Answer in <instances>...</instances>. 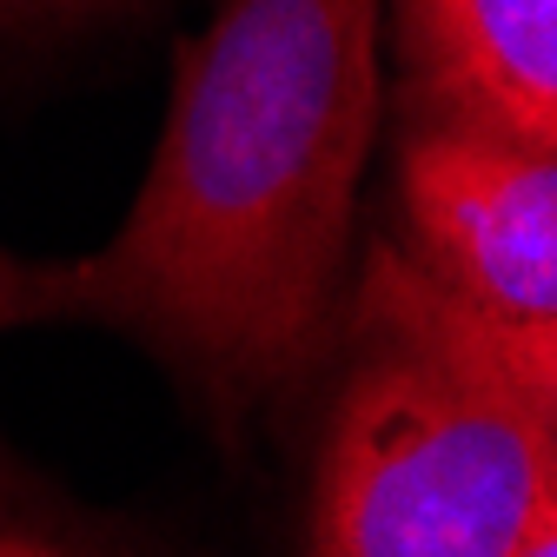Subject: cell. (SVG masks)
Listing matches in <instances>:
<instances>
[{"label": "cell", "instance_id": "8992f818", "mask_svg": "<svg viewBox=\"0 0 557 557\" xmlns=\"http://www.w3.org/2000/svg\"><path fill=\"white\" fill-rule=\"evenodd\" d=\"M0 557H107V550L81 531L14 505V498H0Z\"/></svg>", "mask_w": 557, "mask_h": 557}, {"label": "cell", "instance_id": "6da1fadb", "mask_svg": "<svg viewBox=\"0 0 557 557\" xmlns=\"http://www.w3.org/2000/svg\"><path fill=\"white\" fill-rule=\"evenodd\" d=\"M379 14L385 0H226L180 47L120 233L60 259V319L139 338L226 438L338 352L385 100Z\"/></svg>", "mask_w": 557, "mask_h": 557}, {"label": "cell", "instance_id": "ba28073f", "mask_svg": "<svg viewBox=\"0 0 557 557\" xmlns=\"http://www.w3.org/2000/svg\"><path fill=\"white\" fill-rule=\"evenodd\" d=\"M511 557H557V511H550V518H537V524H531V537H524Z\"/></svg>", "mask_w": 557, "mask_h": 557}, {"label": "cell", "instance_id": "52a82bcc", "mask_svg": "<svg viewBox=\"0 0 557 557\" xmlns=\"http://www.w3.org/2000/svg\"><path fill=\"white\" fill-rule=\"evenodd\" d=\"M100 8H113V0H0V21H74Z\"/></svg>", "mask_w": 557, "mask_h": 557}, {"label": "cell", "instance_id": "7a4b0ae2", "mask_svg": "<svg viewBox=\"0 0 557 557\" xmlns=\"http://www.w3.org/2000/svg\"><path fill=\"white\" fill-rule=\"evenodd\" d=\"M338 345L306 557H511L557 511V332L478 312L372 239Z\"/></svg>", "mask_w": 557, "mask_h": 557}, {"label": "cell", "instance_id": "3957f363", "mask_svg": "<svg viewBox=\"0 0 557 557\" xmlns=\"http://www.w3.org/2000/svg\"><path fill=\"white\" fill-rule=\"evenodd\" d=\"M392 246L524 332H557V153L524 139L398 113Z\"/></svg>", "mask_w": 557, "mask_h": 557}, {"label": "cell", "instance_id": "277c9868", "mask_svg": "<svg viewBox=\"0 0 557 557\" xmlns=\"http://www.w3.org/2000/svg\"><path fill=\"white\" fill-rule=\"evenodd\" d=\"M398 113L557 153V0H398Z\"/></svg>", "mask_w": 557, "mask_h": 557}, {"label": "cell", "instance_id": "5b68a950", "mask_svg": "<svg viewBox=\"0 0 557 557\" xmlns=\"http://www.w3.org/2000/svg\"><path fill=\"white\" fill-rule=\"evenodd\" d=\"M60 319V259H14L0 246V332Z\"/></svg>", "mask_w": 557, "mask_h": 557}]
</instances>
